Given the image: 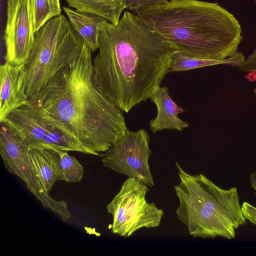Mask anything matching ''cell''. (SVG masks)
<instances>
[{
  "label": "cell",
  "instance_id": "1",
  "mask_svg": "<svg viewBox=\"0 0 256 256\" xmlns=\"http://www.w3.org/2000/svg\"><path fill=\"white\" fill-rule=\"evenodd\" d=\"M92 59L96 86L122 112L150 98L172 72L177 50L136 14L126 11L117 24L100 26Z\"/></svg>",
  "mask_w": 256,
  "mask_h": 256
},
{
  "label": "cell",
  "instance_id": "21",
  "mask_svg": "<svg viewBox=\"0 0 256 256\" xmlns=\"http://www.w3.org/2000/svg\"><path fill=\"white\" fill-rule=\"evenodd\" d=\"M241 209L246 220H248L252 224L256 225V208L244 202L241 206Z\"/></svg>",
  "mask_w": 256,
  "mask_h": 256
},
{
  "label": "cell",
  "instance_id": "19",
  "mask_svg": "<svg viewBox=\"0 0 256 256\" xmlns=\"http://www.w3.org/2000/svg\"><path fill=\"white\" fill-rule=\"evenodd\" d=\"M124 8L136 13L146 8L164 4L168 0H122Z\"/></svg>",
  "mask_w": 256,
  "mask_h": 256
},
{
  "label": "cell",
  "instance_id": "10",
  "mask_svg": "<svg viewBox=\"0 0 256 256\" xmlns=\"http://www.w3.org/2000/svg\"><path fill=\"white\" fill-rule=\"evenodd\" d=\"M4 31L6 62L24 64L32 49L34 38L30 0H7Z\"/></svg>",
  "mask_w": 256,
  "mask_h": 256
},
{
  "label": "cell",
  "instance_id": "16",
  "mask_svg": "<svg viewBox=\"0 0 256 256\" xmlns=\"http://www.w3.org/2000/svg\"><path fill=\"white\" fill-rule=\"evenodd\" d=\"M58 176V180L77 182L81 180L84 168L82 164L68 152L59 150L46 149Z\"/></svg>",
  "mask_w": 256,
  "mask_h": 256
},
{
  "label": "cell",
  "instance_id": "3",
  "mask_svg": "<svg viewBox=\"0 0 256 256\" xmlns=\"http://www.w3.org/2000/svg\"><path fill=\"white\" fill-rule=\"evenodd\" d=\"M136 14L177 51L198 58L226 59L243 38L236 18L216 2L171 0Z\"/></svg>",
  "mask_w": 256,
  "mask_h": 256
},
{
  "label": "cell",
  "instance_id": "8",
  "mask_svg": "<svg viewBox=\"0 0 256 256\" xmlns=\"http://www.w3.org/2000/svg\"><path fill=\"white\" fill-rule=\"evenodd\" d=\"M30 149L22 140L4 122H0V154L4 166L26 184V188L46 208H48L67 222L72 214L66 202L57 200L46 192L32 163Z\"/></svg>",
  "mask_w": 256,
  "mask_h": 256
},
{
  "label": "cell",
  "instance_id": "22",
  "mask_svg": "<svg viewBox=\"0 0 256 256\" xmlns=\"http://www.w3.org/2000/svg\"><path fill=\"white\" fill-rule=\"evenodd\" d=\"M250 182L252 187L255 190V194L256 196V173L254 172L250 176Z\"/></svg>",
  "mask_w": 256,
  "mask_h": 256
},
{
  "label": "cell",
  "instance_id": "20",
  "mask_svg": "<svg viewBox=\"0 0 256 256\" xmlns=\"http://www.w3.org/2000/svg\"><path fill=\"white\" fill-rule=\"evenodd\" d=\"M240 70L244 73L253 72L256 76V48L249 55L239 66ZM256 98V88L254 90Z\"/></svg>",
  "mask_w": 256,
  "mask_h": 256
},
{
  "label": "cell",
  "instance_id": "15",
  "mask_svg": "<svg viewBox=\"0 0 256 256\" xmlns=\"http://www.w3.org/2000/svg\"><path fill=\"white\" fill-rule=\"evenodd\" d=\"M246 58L238 52L236 54L224 60H214L198 58L184 52L176 51L172 56L171 72L191 70L200 68L220 64L238 67Z\"/></svg>",
  "mask_w": 256,
  "mask_h": 256
},
{
  "label": "cell",
  "instance_id": "2",
  "mask_svg": "<svg viewBox=\"0 0 256 256\" xmlns=\"http://www.w3.org/2000/svg\"><path fill=\"white\" fill-rule=\"evenodd\" d=\"M28 100L62 122L98 156L128 130L122 112L94 82L92 52L84 44L74 61Z\"/></svg>",
  "mask_w": 256,
  "mask_h": 256
},
{
  "label": "cell",
  "instance_id": "14",
  "mask_svg": "<svg viewBox=\"0 0 256 256\" xmlns=\"http://www.w3.org/2000/svg\"><path fill=\"white\" fill-rule=\"evenodd\" d=\"M76 10L101 16L117 24L125 9L122 0H66Z\"/></svg>",
  "mask_w": 256,
  "mask_h": 256
},
{
  "label": "cell",
  "instance_id": "6",
  "mask_svg": "<svg viewBox=\"0 0 256 256\" xmlns=\"http://www.w3.org/2000/svg\"><path fill=\"white\" fill-rule=\"evenodd\" d=\"M2 122L29 149L59 150L98 156L84 145L62 122L29 100L28 103L10 112Z\"/></svg>",
  "mask_w": 256,
  "mask_h": 256
},
{
  "label": "cell",
  "instance_id": "11",
  "mask_svg": "<svg viewBox=\"0 0 256 256\" xmlns=\"http://www.w3.org/2000/svg\"><path fill=\"white\" fill-rule=\"evenodd\" d=\"M28 98L24 88V64L6 62L0 66V122Z\"/></svg>",
  "mask_w": 256,
  "mask_h": 256
},
{
  "label": "cell",
  "instance_id": "17",
  "mask_svg": "<svg viewBox=\"0 0 256 256\" xmlns=\"http://www.w3.org/2000/svg\"><path fill=\"white\" fill-rule=\"evenodd\" d=\"M29 154L36 174L49 194L58 178L46 149H30Z\"/></svg>",
  "mask_w": 256,
  "mask_h": 256
},
{
  "label": "cell",
  "instance_id": "5",
  "mask_svg": "<svg viewBox=\"0 0 256 256\" xmlns=\"http://www.w3.org/2000/svg\"><path fill=\"white\" fill-rule=\"evenodd\" d=\"M84 44L62 14L48 21L34 34V42L24 64V88L29 99L60 70L80 55Z\"/></svg>",
  "mask_w": 256,
  "mask_h": 256
},
{
  "label": "cell",
  "instance_id": "7",
  "mask_svg": "<svg viewBox=\"0 0 256 256\" xmlns=\"http://www.w3.org/2000/svg\"><path fill=\"white\" fill-rule=\"evenodd\" d=\"M148 186L128 177L119 192L106 206L113 218L112 232L126 238L144 228L159 226L164 210L154 202H148L146 196Z\"/></svg>",
  "mask_w": 256,
  "mask_h": 256
},
{
  "label": "cell",
  "instance_id": "12",
  "mask_svg": "<svg viewBox=\"0 0 256 256\" xmlns=\"http://www.w3.org/2000/svg\"><path fill=\"white\" fill-rule=\"evenodd\" d=\"M157 108V114L150 122L152 133L162 130H176L182 132L188 126V124L181 120L178 114L184 112L172 100L166 86L157 87L150 98Z\"/></svg>",
  "mask_w": 256,
  "mask_h": 256
},
{
  "label": "cell",
  "instance_id": "13",
  "mask_svg": "<svg viewBox=\"0 0 256 256\" xmlns=\"http://www.w3.org/2000/svg\"><path fill=\"white\" fill-rule=\"evenodd\" d=\"M63 10L74 32L84 44L92 52L98 49L100 25L108 21L101 16L80 12L66 6Z\"/></svg>",
  "mask_w": 256,
  "mask_h": 256
},
{
  "label": "cell",
  "instance_id": "18",
  "mask_svg": "<svg viewBox=\"0 0 256 256\" xmlns=\"http://www.w3.org/2000/svg\"><path fill=\"white\" fill-rule=\"evenodd\" d=\"M35 33L48 21L61 14L60 0H30Z\"/></svg>",
  "mask_w": 256,
  "mask_h": 256
},
{
  "label": "cell",
  "instance_id": "9",
  "mask_svg": "<svg viewBox=\"0 0 256 256\" xmlns=\"http://www.w3.org/2000/svg\"><path fill=\"white\" fill-rule=\"evenodd\" d=\"M150 142L149 134L144 128L135 132L127 130L107 151L100 154L102 164L152 187L154 182L148 164L152 154Z\"/></svg>",
  "mask_w": 256,
  "mask_h": 256
},
{
  "label": "cell",
  "instance_id": "4",
  "mask_svg": "<svg viewBox=\"0 0 256 256\" xmlns=\"http://www.w3.org/2000/svg\"><path fill=\"white\" fill-rule=\"evenodd\" d=\"M180 182L174 188L179 200L176 213L194 238H236L246 224L236 188H222L203 174L191 175L176 162Z\"/></svg>",
  "mask_w": 256,
  "mask_h": 256
}]
</instances>
